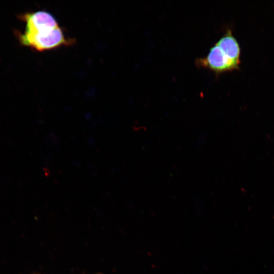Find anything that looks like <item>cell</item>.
<instances>
[{"label":"cell","mask_w":274,"mask_h":274,"mask_svg":"<svg viewBox=\"0 0 274 274\" xmlns=\"http://www.w3.org/2000/svg\"><path fill=\"white\" fill-rule=\"evenodd\" d=\"M25 28L16 36L20 44L37 51L42 52L71 46L74 39L67 37L55 17L44 10L29 12L19 16Z\"/></svg>","instance_id":"1"},{"label":"cell","mask_w":274,"mask_h":274,"mask_svg":"<svg viewBox=\"0 0 274 274\" xmlns=\"http://www.w3.org/2000/svg\"><path fill=\"white\" fill-rule=\"evenodd\" d=\"M216 44L229 58L240 65L241 47L237 40L233 36L231 29H228Z\"/></svg>","instance_id":"3"},{"label":"cell","mask_w":274,"mask_h":274,"mask_svg":"<svg viewBox=\"0 0 274 274\" xmlns=\"http://www.w3.org/2000/svg\"><path fill=\"white\" fill-rule=\"evenodd\" d=\"M195 64L197 67L208 69L217 75L239 67V64L229 58L216 43L210 48L206 56L197 58Z\"/></svg>","instance_id":"2"}]
</instances>
